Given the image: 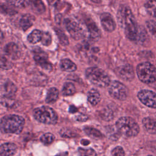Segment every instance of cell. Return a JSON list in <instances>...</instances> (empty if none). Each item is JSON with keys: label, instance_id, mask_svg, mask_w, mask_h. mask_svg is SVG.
I'll return each mask as SVG.
<instances>
[{"label": "cell", "instance_id": "obj_26", "mask_svg": "<svg viewBox=\"0 0 156 156\" xmlns=\"http://www.w3.org/2000/svg\"><path fill=\"white\" fill-rule=\"evenodd\" d=\"M76 93L74 85L70 82L65 83L62 88V94L64 96H71Z\"/></svg>", "mask_w": 156, "mask_h": 156}, {"label": "cell", "instance_id": "obj_33", "mask_svg": "<svg viewBox=\"0 0 156 156\" xmlns=\"http://www.w3.org/2000/svg\"><path fill=\"white\" fill-rule=\"evenodd\" d=\"M101 118L105 121H110L113 118V114L110 108H105L101 112Z\"/></svg>", "mask_w": 156, "mask_h": 156}, {"label": "cell", "instance_id": "obj_27", "mask_svg": "<svg viewBox=\"0 0 156 156\" xmlns=\"http://www.w3.org/2000/svg\"><path fill=\"white\" fill-rule=\"evenodd\" d=\"M1 103L3 106L7 108H13L16 107L17 104V102L13 99V98L6 96H1Z\"/></svg>", "mask_w": 156, "mask_h": 156}, {"label": "cell", "instance_id": "obj_22", "mask_svg": "<svg viewBox=\"0 0 156 156\" xmlns=\"http://www.w3.org/2000/svg\"><path fill=\"white\" fill-rule=\"evenodd\" d=\"M58 98V91L56 88L52 87L48 90L46 96V102L48 104L54 103Z\"/></svg>", "mask_w": 156, "mask_h": 156}, {"label": "cell", "instance_id": "obj_28", "mask_svg": "<svg viewBox=\"0 0 156 156\" xmlns=\"http://www.w3.org/2000/svg\"><path fill=\"white\" fill-rule=\"evenodd\" d=\"M7 1L10 5L19 8H24L30 4V0H7Z\"/></svg>", "mask_w": 156, "mask_h": 156}, {"label": "cell", "instance_id": "obj_38", "mask_svg": "<svg viewBox=\"0 0 156 156\" xmlns=\"http://www.w3.org/2000/svg\"><path fill=\"white\" fill-rule=\"evenodd\" d=\"M60 133L63 137H74L76 135L74 134V133H73L72 131L67 129H62Z\"/></svg>", "mask_w": 156, "mask_h": 156}, {"label": "cell", "instance_id": "obj_13", "mask_svg": "<svg viewBox=\"0 0 156 156\" xmlns=\"http://www.w3.org/2000/svg\"><path fill=\"white\" fill-rule=\"evenodd\" d=\"M17 88L11 81L7 80L2 83L1 86V96L13 98L16 92Z\"/></svg>", "mask_w": 156, "mask_h": 156}, {"label": "cell", "instance_id": "obj_37", "mask_svg": "<svg viewBox=\"0 0 156 156\" xmlns=\"http://www.w3.org/2000/svg\"><path fill=\"white\" fill-rule=\"evenodd\" d=\"M111 154L112 155H114V156H123L125 155V152H124V151L123 149V148L121 146H117L115 148H114L112 152H111Z\"/></svg>", "mask_w": 156, "mask_h": 156}, {"label": "cell", "instance_id": "obj_21", "mask_svg": "<svg viewBox=\"0 0 156 156\" xmlns=\"http://www.w3.org/2000/svg\"><path fill=\"white\" fill-rule=\"evenodd\" d=\"M101 99V95L97 90L91 89L89 91L88 93V100L91 105H97L100 102Z\"/></svg>", "mask_w": 156, "mask_h": 156}, {"label": "cell", "instance_id": "obj_39", "mask_svg": "<svg viewBox=\"0 0 156 156\" xmlns=\"http://www.w3.org/2000/svg\"><path fill=\"white\" fill-rule=\"evenodd\" d=\"M88 119V116L85 115H83V114L79 115L76 116V119L77 121H81V122L85 121H87Z\"/></svg>", "mask_w": 156, "mask_h": 156}, {"label": "cell", "instance_id": "obj_10", "mask_svg": "<svg viewBox=\"0 0 156 156\" xmlns=\"http://www.w3.org/2000/svg\"><path fill=\"white\" fill-rule=\"evenodd\" d=\"M34 58L35 61L37 64L45 69H51L52 65L48 61V55L43 51H42L40 48L37 50H35Z\"/></svg>", "mask_w": 156, "mask_h": 156}, {"label": "cell", "instance_id": "obj_3", "mask_svg": "<svg viewBox=\"0 0 156 156\" xmlns=\"http://www.w3.org/2000/svg\"><path fill=\"white\" fill-rule=\"evenodd\" d=\"M85 76L91 83L98 87H106L110 83L108 74L104 70L98 67L87 68L85 71Z\"/></svg>", "mask_w": 156, "mask_h": 156}, {"label": "cell", "instance_id": "obj_4", "mask_svg": "<svg viewBox=\"0 0 156 156\" xmlns=\"http://www.w3.org/2000/svg\"><path fill=\"white\" fill-rule=\"evenodd\" d=\"M115 126L121 134L127 137L135 136L140 132L138 124L133 118L129 116H124L119 118Z\"/></svg>", "mask_w": 156, "mask_h": 156}, {"label": "cell", "instance_id": "obj_14", "mask_svg": "<svg viewBox=\"0 0 156 156\" xmlns=\"http://www.w3.org/2000/svg\"><path fill=\"white\" fill-rule=\"evenodd\" d=\"M4 52L12 59H17L20 57V51L18 46L13 43H10L4 47Z\"/></svg>", "mask_w": 156, "mask_h": 156}, {"label": "cell", "instance_id": "obj_23", "mask_svg": "<svg viewBox=\"0 0 156 156\" xmlns=\"http://www.w3.org/2000/svg\"><path fill=\"white\" fill-rule=\"evenodd\" d=\"M144 7L147 13L156 19V0H147L144 4Z\"/></svg>", "mask_w": 156, "mask_h": 156}, {"label": "cell", "instance_id": "obj_1", "mask_svg": "<svg viewBox=\"0 0 156 156\" xmlns=\"http://www.w3.org/2000/svg\"><path fill=\"white\" fill-rule=\"evenodd\" d=\"M117 18L127 38L133 41H138L140 27L130 7L125 5H121L117 13Z\"/></svg>", "mask_w": 156, "mask_h": 156}, {"label": "cell", "instance_id": "obj_31", "mask_svg": "<svg viewBox=\"0 0 156 156\" xmlns=\"http://www.w3.org/2000/svg\"><path fill=\"white\" fill-rule=\"evenodd\" d=\"M55 32H56L57 35V37L58 38L60 43L62 45H64V46L68 45V43H69V41H68V39L66 35L64 34V32H63L59 29H55Z\"/></svg>", "mask_w": 156, "mask_h": 156}, {"label": "cell", "instance_id": "obj_41", "mask_svg": "<svg viewBox=\"0 0 156 156\" xmlns=\"http://www.w3.org/2000/svg\"><path fill=\"white\" fill-rule=\"evenodd\" d=\"M69 111L70 113H75L77 111V109L75 106L71 105V106H70V107L69 108Z\"/></svg>", "mask_w": 156, "mask_h": 156}, {"label": "cell", "instance_id": "obj_29", "mask_svg": "<svg viewBox=\"0 0 156 156\" xmlns=\"http://www.w3.org/2000/svg\"><path fill=\"white\" fill-rule=\"evenodd\" d=\"M107 132L108 134L109 138L112 140H116L119 138L121 133L117 129L116 126H112L110 127H108Z\"/></svg>", "mask_w": 156, "mask_h": 156}, {"label": "cell", "instance_id": "obj_25", "mask_svg": "<svg viewBox=\"0 0 156 156\" xmlns=\"http://www.w3.org/2000/svg\"><path fill=\"white\" fill-rule=\"evenodd\" d=\"M84 131L90 137L94 139H99L102 138V133L98 130L97 129L90 127H85L84 128Z\"/></svg>", "mask_w": 156, "mask_h": 156}, {"label": "cell", "instance_id": "obj_11", "mask_svg": "<svg viewBox=\"0 0 156 156\" xmlns=\"http://www.w3.org/2000/svg\"><path fill=\"white\" fill-rule=\"evenodd\" d=\"M100 20L101 25L105 31L111 32L115 29L116 23L110 13L107 12L102 13L100 16Z\"/></svg>", "mask_w": 156, "mask_h": 156}, {"label": "cell", "instance_id": "obj_40", "mask_svg": "<svg viewBox=\"0 0 156 156\" xmlns=\"http://www.w3.org/2000/svg\"><path fill=\"white\" fill-rule=\"evenodd\" d=\"M60 0H47L48 4L51 6H55L57 5Z\"/></svg>", "mask_w": 156, "mask_h": 156}, {"label": "cell", "instance_id": "obj_20", "mask_svg": "<svg viewBox=\"0 0 156 156\" xmlns=\"http://www.w3.org/2000/svg\"><path fill=\"white\" fill-rule=\"evenodd\" d=\"M60 68L66 72H74L77 69L76 65L68 58H65L61 61Z\"/></svg>", "mask_w": 156, "mask_h": 156}, {"label": "cell", "instance_id": "obj_2", "mask_svg": "<svg viewBox=\"0 0 156 156\" xmlns=\"http://www.w3.org/2000/svg\"><path fill=\"white\" fill-rule=\"evenodd\" d=\"M24 125L23 117L16 115H9L2 117L1 119V131L4 133L19 134Z\"/></svg>", "mask_w": 156, "mask_h": 156}, {"label": "cell", "instance_id": "obj_18", "mask_svg": "<svg viewBox=\"0 0 156 156\" xmlns=\"http://www.w3.org/2000/svg\"><path fill=\"white\" fill-rule=\"evenodd\" d=\"M34 20L35 18L32 15L29 14L24 15L20 20V25L24 30H26L32 26Z\"/></svg>", "mask_w": 156, "mask_h": 156}, {"label": "cell", "instance_id": "obj_8", "mask_svg": "<svg viewBox=\"0 0 156 156\" xmlns=\"http://www.w3.org/2000/svg\"><path fill=\"white\" fill-rule=\"evenodd\" d=\"M64 24L67 30L73 38L79 40L83 37L84 34L83 29L78 22L71 18H66L64 21Z\"/></svg>", "mask_w": 156, "mask_h": 156}, {"label": "cell", "instance_id": "obj_36", "mask_svg": "<svg viewBox=\"0 0 156 156\" xmlns=\"http://www.w3.org/2000/svg\"><path fill=\"white\" fill-rule=\"evenodd\" d=\"M12 63L9 61L5 57L1 56V67L2 69H10L12 67Z\"/></svg>", "mask_w": 156, "mask_h": 156}, {"label": "cell", "instance_id": "obj_30", "mask_svg": "<svg viewBox=\"0 0 156 156\" xmlns=\"http://www.w3.org/2000/svg\"><path fill=\"white\" fill-rule=\"evenodd\" d=\"M146 26L152 36L156 38V21L152 20H147L146 22Z\"/></svg>", "mask_w": 156, "mask_h": 156}, {"label": "cell", "instance_id": "obj_9", "mask_svg": "<svg viewBox=\"0 0 156 156\" xmlns=\"http://www.w3.org/2000/svg\"><path fill=\"white\" fill-rule=\"evenodd\" d=\"M138 99L146 106L156 108V93L149 90H141L137 94Z\"/></svg>", "mask_w": 156, "mask_h": 156}, {"label": "cell", "instance_id": "obj_6", "mask_svg": "<svg viewBox=\"0 0 156 156\" xmlns=\"http://www.w3.org/2000/svg\"><path fill=\"white\" fill-rule=\"evenodd\" d=\"M33 115L36 120L46 124H55L58 119L56 112L47 106L36 108L33 112Z\"/></svg>", "mask_w": 156, "mask_h": 156}, {"label": "cell", "instance_id": "obj_17", "mask_svg": "<svg viewBox=\"0 0 156 156\" xmlns=\"http://www.w3.org/2000/svg\"><path fill=\"white\" fill-rule=\"evenodd\" d=\"M32 11L37 14H41L45 11V5L41 0H30V4Z\"/></svg>", "mask_w": 156, "mask_h": 156}, {"label": "cell", "instance_id": "obj_42", "mask_svg": "<svg viewBox=\"0 0 156 156\" xmlns=\"http://www.w3.org/2000/svg\"><path fill=\"white\" fill-rule=\"evenodd\" d=\"M81 144L82 145H83V146H87V145L90 144V141L88 140H85V139L82 140H81Z\"/></svg>", "mask_w": 156, "mask_h": 156}, {"label": "cell", "instance_id": "obj_19", "mask_svg": "<svg viewBox=\"0 0 156 156\" xmlns=\"http://www.w3.org/2000/svg\"><path fill=\"white\" fill-rule=\"evenodd\" d=\"M87 26L88 27V32L93 38H98L101 35V32L96 24L90 20H87L86 21Z\"/></svg>", "mask_w": 156, "mask_h": 156}, {"label": "cell", "instance_id": "obj_16", "mask_svg": "<svg viewBox=\"0 0 156 156\" xmlns=\"http://www.w3.org/2000/svg\"><path fill=\"white\" fill-rule=\"evenodd\" d=\"M16 146L11 143L2 144L0 147V155L1 156H10L14 155L16 152Z\"/></svg>", "mask_w": 156, "mask_h": 156}, {"label": "cell", "instance_id": "obj_24", "mask_svg": "<svg viewBox=\"0 0 156 156\" xmlns=\"http://www.w3.org/2000/svg\"><path fill=\"white\" fill-rule=\"evenodd\" d=\"M43 32L38 29H35L28 35L27 40L31 43H37L38 41H41L43 36Z\"/></svg>", "mask_w": 156, "mask_h": 156}, {"label": "cell", "instance_id": "obj_12", "mask_svg": "<svg viewBox=\"0 0 156 156\" xmlns=\"http://www.w3.org/2000/svg\"><path fill=\"white\" fill-rule=\"evenodd\" d=\"M118 76L124 80L130 81L134 78V71L131 65L126 64L118 68Z\"/></svg>", "mask_w": 156, "mask_h": 156}, {"label": "cell", "instance_id": "obj_43", "mask_svg": "<svg viewBox=\"0 0 156 156\" xmlns=\"http://www.w3.org/2000/svg\"><path fill=\"white\" fill-rule=\"evenodd\" d=\"M90 1L95 3H99L101 1V0H90Z\"/></svg>", "mask_w": 156, "mask_h": 156}, {"label": "cell", "instance_id": "obj_7", "mask_svg": "<svg viewBox=\"0 0 156 156\" xmlns=\"http://www.w3.org/2000/svg\"><path fill=\"white\" fill-rule=\"evenodd\" d=\"M108 90L112 97L120 101L126 100L128 96L127 87L119 81L111 82L108 86Z\"/></svg>", "mask_w": 156, "mask_h": 156}, {"label": "cell", "instance_id": "obj_5", "mask_svg": "<svg viewBox=\"0 0 156 156\" xmlns=\"http://www.w3.org/2000/svg\"><path fill=\"white\" fill-rule=\"evenodd\" d=\"M136 71L138 79L144 83L149 84L156 81V68L149 62L138 64Z\"/></svg>", "mask_w": 156, "mask_h": 156}, {"label": "cell", "instance_id": "obj_35", "mask_svg": "<svg viewBox=\"0 0 156 156\" xmlns=\"http://www.w3.org/2000/svg\"><path fill=\"white\" fill-rule=\"evenodd\" d=\"M78 152L79 154L81 155H91V156L96 155V153L92 149H83V148L79 147L78 149Z\"/></svg>", "mask_w": 156, "mask_h": 156}, {"label": "cell", "instance_id": "obj_15", "mask_svg": "<svg viewBox=\"0 0 156 156\" xmlns=\"http://www.w3.org/2000/svg\"><path fill=\"white\" fill-rule=\"evenodd\" d=\"M142 124L148 133L156 134V119L151 117H146L143 119Z\"/></svg>", "mask_w": 156, "mask_h": 156}, {"label": "cell", "instance_id": "obj_32", "mask_svg": "<svg viewBox=\"0 0 156 156\" xmlns=\"http://www.w3.org/2000/svg\"><path fill=\"white\" fill-rule=\"evenodd\" d=\"M54 140V136L51 133H46L43 134L41 138L40 141L44 144H49Z\"/></svg>", "mask_w": 156, "mask_h": 156}, {"label": "cell", "instance_id": "obj_34", "mask_svg": "<svg viewBox=\"0 0 156 156\" xmlns=\"http://www.w3.org/2000/svg\"><path fill=\"white\" fill-rule=\"evenodd\" d=\"M52 38L50 34L47 32H44L43 33L42 38L41 40V43L44 46H49L51 43Z\"/></svg>", "mask_w": 156, "mask_h": 156}]
</instances>
